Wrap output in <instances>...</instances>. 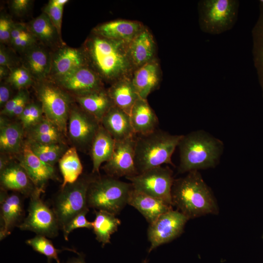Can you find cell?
I'll return each mask as SVG.
<instances>
[{"label":"cell","mask_w":263,"mask_h":263,"mask_svg":"<svg viewBox=\"0 0 263 263\" xmlns=\"http://www.w3.org/2000/svg\"><path fill=\"white\" fill-rule=\"evenodd\" d=\"M128 43L94 34L87 41V60L102 80L112 84L132 75L133 68L129 56Z\"/></svg>","instance_id":"cell-1"},{"label":"cell","mask_w":263,"mask_h":263,"mask_svg":"<svg viewBox=\"0 0 263 263\" xmlns=\"http://www.w3.org/2000/svg\"><path fill=\"white\" fill-rule=\"evenodd\" d=\"M172 206L188 220L207 214L217 215L216 199L198 170L174 179L171 189Z\"/></svg>","instance_id":"cell-2"},{"label":"cell","mask_w":263,"mask_h":263,"mask_svg":"<svg viewBox=\"0 0 263 263\" xmlns=\"http://www.w3.org/2000/svg\"><path fill=\"white\" fill-rule=\"evenodd\" d=\"M178 147L180 173L213 168L218 164L223 150V144L204 131L183 135Z\"/></svg>","instance_id":"cell-3"},{"label":"cell","mask_w":263,"mask_h":263,"mask_svg":"<svg viewBox=\"0 0 263 263\" xmlns=\"http://www.w3.org/2000/svg\"><path fill=\"white\" fill-rule=\"evenodd\" d=\"M182 135L158 129L148 134L136 135L134 161L138 173L163 164L173 166L171 157Z\"/></svg>","instance_id":"cell-4"},{"label":"cell","mask_w":263,"mask_h":263,"mask_svg":"<svg viewBox=\"0 0 263 263\" xmlns=\"http://www.w3.org/2000/svg\"><path fill=\"white\" fill-rule=\"evenodd\" d=\"M133 187L131 183L109 176L94 178L87 193L89 207L119 214L128 204Z\"/></svg>","instance_id":"cell-5"},{"label":"cell","mask_w":263,"mask_h":263,"mask_svg":"<svg viewBox=\"0 0 263 263\" xmlns=\"http://www.w3.org/2000/svg\"><path fill=\"white\" fill-rule=\"evenodd\" d=\"M238 0H201L198 3V22L201 30L212 35L231 29L238 19Z\"/></svg>","instance_id":"cell-6"},{"label":"cell","mask_w":263,"mask_h":263,"mask_svg":"<svg viewBox=\"0 0 263 263\" xmlns=\"http://www.w3.org/2000/svg\"><path fill=\"white\" fill-rule=\"evenodd\" d=\"M94 179L93 177L84 176L61 188L55 198L53 209L60 229H62L76 215L89 211L87 193Z\"/></svg>","instance_id":"cell-7"},{"label":"cell","mask_w":263,"mask_h":263,"mask_svg":"<svg viewBox=\"0 0 263 263\" xmlns=\"http://www.w3.org/2000/svg\"><path fill=\"white\" fill-rule=\"evenodd\" d=\"M36 92L45 117L66 134L71 110L69 95L58 87L47 82L40 83Z\"/></svg>","instance_id":"cell-8"},{"label":"cell","mask_w":263,"mask_h":263,"mask_svg":"<svg viewBox=\"0 0 263 263\" xmlns=\"http://www.w3.org/2000/svg\"><path fill=\"white\" fill-rule=\"evenodd\" d=\"M43 191L44 189L37 188L30 196L28 215L18 226L21 230L54 238L57 235L60 227L54 210L40 198Z\"/></svg>","instance_id":"cell-9"},{"label":"cell","mask_w":263,"mask_h":263,"mask_svg":"<svg viewBox=\"0 0 263 263\" xmlns=\"http://www.w3.org/2000/svg\"><path fill=\"white\" fill-rule=\"evenodd\" d=\"M126 178L134 189L172 206L171 189L174 179L173 171L169 167L159 166Z\"/></svg>","instance_id":"cell-10"},{"label":"cell","mask_w":263,"mask_h":263,"mask_svg":"<svg viewBox=\"0 0 263 263\" xmlns=\"http://www.w3.org/2000/svg\"><path fill=\"white\" fill-rule=\"evenodd\" d=\"M188 219L179 211L172 209L150 224L147 233L150 245L149 253L160 245L169 243L183 232Z\"/></svg>","instance_id":"cell-11"},{"label":"cell","mask_w":263,"mask_h":263,"mask_svg":"<svg viewBox=\"0 0 263 263\" xmlns=\"http://www.w3.org/2000/svg\"><path fill=\"white\" fill-rule=\"evenodd\" d=\"M135 137L115 141L112 155L103 167L108 176L118 179L139 174L134 161Z\"/></svg>","instance_id":"cell-12"},{"label":"cell","mask_w":263,"mask_h":263,"mask_svg":"<svg viewBox=\"0 0 263 263\" xmlns=\"http://www.w3.org/2000/svg\"><path fill=\"white\" fill-rule=\"evenodd\" d=\"M100 126L98 120L84 110H70L67 131L71 140L79 147L90 148Z\"/></svg>","instance_id":"cell-13"},{"label":"cell","mask_w":263,"mask_h":263,"mask_svg":"<svg viewBox=\"0 0 263 263\" xmlns=\"http://www.w3.org/2000/svg\"><path fill=\"white\" fill-rule=\"evenodd\" d=\"M55 79L61 87L76 94L77 96L104 88L101 77L87 65Z\"/></svg>","instance_id":"cell-14"},{"label":"cell","mask_w":263,"mask_h":263,"mask_svg":"<svg viewBox=\"0 0 263 263\" xmlns=\"http://www.w3.org/2000/svg\"><path fill=\"white\" fill-rule=\"evenodd\" d=\"M0 240L9 235L14 228L18 225L23 215V204L20 195L8 194L3 189L0 190Z\"/></svg>","instance_id":"cell-15"},{"label":"cell","mask_w":263,"mask_h":263,"mask_svg":"<svg viewBox=\"0 0 263 263\" xmlns=\"http://www.w3.org/2000/svg\"><path fill=\"white\" fill-rule=\"evenodd\" d=\"M19 164L38 188L44 189L47 182L55 177L53 167L45 163L37 156L27 142L23 146Z\"/></svg>","instance_id":"cell-16"},{"label":"cell","mask_w":263,"mask_h":263,"mask_svg":"<svg viewBox=\"0 0 263 263\" xmlns=\"http://www.w3.org/2000/svg\"><path fill=\"white\" fill-rule=\"evenodd\" d=\"M144 27L138 21L116 19L97 25L93 32L102 38L129 43Z\"/></svg>","instance_id":"cell-17"},{"label":"cell","mask_w":263,"mask_h":263,"mask_svg":"<svg viewBox=\"0 0 263 263\" xmlns=\"http://www.w3.org/2000/svg\"><path fill=\"white\" fill-rule=\"evenodd\" d=\"M156 44L146 26L128 43V54L133 71L156 58Z\"/></svg>","instance_id":"cell-18"},{"label":"cell","mask_w":263,"mask_h":263,"mask_svg":"<svg viewBox=\"0 0 263 263\" xmlns=\"http://www.w3.org/2000/svg\"><path fill=\"white\" fill-rule=\"evenodd\" d=\"M161 76L160 67L156 58L133 71L132 80L140 98L147 99L158 87Z\"/></svg>","instance_id":"cell-19"},{"label":"cell","mask_w":263,"mask_h":263,"mask_svg":"<svg viewBox=\"0 0 263 263\" xmlns=\"http://www.w3.org/2000/svg\"><path fill=\"white\" fill-rule=\"evenodd\" d=\"M0 172L2 189L30 196L37 188L20 164L10 163Z\"/></svg>","instance_id":"cell-20"},{"label":"cell","mask_w":263,"mask_h":263,"mask_svg":"<svg viewBox=\"0 0 263 263\" xmlns=\"http://www.w3.org/2000/svg\"><path fill=\"white\" fill-rule=\"evenodd\" d=\"M128 204L139 211L149 224L172 209V206L164 201L133 188L130 193Z\"/></svg>","instance_id":"cell-21"},{"label":"cell","mask_w":263,"mask_h":263,"mask_svg":"<svg viewBox=\"0 0 263 263\" xmlns=\"http://www.w3.org/2000/svg\"><path fill=\"white\" fill-rule=\"evenodd\" d=\"M100 124L115 141L136 135L131 124L130 115L114 105L103 117Z\"/></svg>","instance_id":"cell-22"},{"label":"cell","mask_w":263,"mask_h":263,"mask_svg":"<svg viewBox=\"0 0 263 263\" xmlns=\"http://www.w3.org/2000/svg\"><path fill=\"white\" fill-rule=\"evenodd\" d=\"M131 124L135 135H144L153 132L159 124L158 118L147 99L139 98L130 114Z\"/></svg>","instance_id":"cell-23"},{"label":"cell","mask_w":263,"mask_h":263,"mask_svg":"<svg viewBox=\"0 0 263 263\" xmlns=\"http://www.w3.org/2000/svg\"><path fill=\"white\" fill-rule=\"evenodd\" d=\"M87 58L85 53L71 47L59 50L52 62L51 73L55 78L64 76L75 70L86 66Z\"/></svg>","instance_id":"cell-24"},{"label":"cell","mask_w":263,"mask_h":263,"mask_svg":"<svg viewBox=\"0 0 263 263\" xmlns=\"http://www.w3.org/2000/svg\"><path fill=\"white\" fill-rule=\"evenodd\" d=\"M107 92L113 105L129 115L140 98L133 85L132 75L123 77L112 83Z\"/></svg>","instance_id":"cell-25"},{"label":"cell","mask_w":263,"mask_h":263,"mask_svg":"<svg viewBox=\"0 0 263 263\" xmlns=\"http://www.w3.org/2000/svg\"><path fill=\"white\" fill-rule=\"evenodd\" d=\"M115 143L113 137L100 124L90 148L93 173L98 172L101 164L110 159Z\"/></svg>","instance_id":"cell-26"},{"label":"cell","mask_w":263,"mask_h":263,"mask_svg":"<svg viewBox=\"0 0 263 263\" xmlns=\"http://www.w3.org/2000/svg\"><path fill=\"white\" fill-rule=\"evenodd\" d=\"M24 129L21 124L7 121L0 117V148L1 151L10 154L19 153L23 148Z\"/></svg>","instance_id":"cell-27"},{"label":"cell","mask_w":263,"mask_h":263,"mask_svg":"<svg viewBox=\"0 0 263 263\" xmlns=\"http://www.w3.org/2000/svg\"><path fill=\"white\" fill-rule=\"evenodd\" d=\"M76 99L83 110L100 122L105 114L114 105L107 91L104 88L78 96Z\"/></svg>","instance_id":"cell-28"},{"label":"cell","mask_w":263,"mask_h":263,"mask_svg":"<svg viewBox=\"0 0 263 263\" xmlns=\"http://www.w3.org/2000/svg\"><path fill=\"white\" fill-rule=\"evenodd\" d=\"M25 61L26 68L37 80H44L51 73V58L45 50L39 47L33 46L27 49Z\"/></svg>","instance_id":"cell-29"},{"label":"cell","mask_w":263,"mask_h":263,"mask_svg":"<svg viewBox=\"0 0 263 263\" xmlns=\"http://www.w3.org/2000/svg\"><path fill=\"white\" fill-rule=\"evenodd\" d=\"M95 218L92 222L93 229L96 240L102 246L110 243L111 235L116 232L121 224V221L115 215L104 210L94 212Z\"/></svg>","instance_id":"cell-30"},{"label":"cell","mask_w":263,"mask_h":263,"mask_svg":"<svg viewBox=\"0 0 263 263\" xmlns=\"http://www.w3.org/2000/svg\"><path fill=\"white\" fill-rule=\"evenodd\" d=\"M59 167L63 177L61 188L76 182L83 171V167L75 147L68 149L59 159Z\"/></svg>","instance_id":"cell-31"},{"label":"cell","mask_w":263,"mask_h":263,"mask_svg":"<svg viewBox=\"0 0 263 263\" xmlns=\"http://www.w3.org/2000/svg\"><path fill=\"white\" fill-rule=\"evenodd\" d=\"M29 29L36 38L45 44H53L58 39H61L56 28L44 12L31 21Z\"/></svg>","instance_id":"cell-32"},{"label":"cell","mask_w":263,"mask_h":263,"mask_svg":"<svg viewBox=\"0 0 263 263\" xmlns=\"http://www.w3.org/2000/svg\"><path fill=\"white\" fill-rule=\"evenodd\" d=\"M253 61L263 93V6L260 5L258 19L252 29Z\"/></svg>","instance_id":"cell-33"},{"label":"cell","mask_w":263,"mask_h":263,"mask_svg":"<svg viewBox=\"0 0 263 263\" xmlns=\"http://www.w3.org/2000/svg\"><path fill=\"white\" fill-rule=\"evenodd\" d=\"M27 142L37 156L45 163L52 167L59 161L68 150L64 143L44 144L30 140Z\"/></svg>","instance_id":"cell-34"},{"label":"cell","mask_w":263,"mask_h":263,"mask_svg":"<svg viewBox=\"0 0 263 263\" xmlns=\"http://www.w3.org/2000/svg\"><path fill=\"white\" fill-rule=\"evenodd\" d=\"M26 243L37 252L45 256L47 258L48 263H50L52 260H55L57 263H60L58 254L66 250L56 248L50 240L41 235H37L26 240Z\"/></svg>","instance_id":"cell-35"},{"label":"cell","mask_w":263,"mask_h":263,"mask_svg":"<svg viewBox=\"0 0 263 263\" xmlns=\"http://www.w3.org/2000/svg\"><path fill=\"white\" fill-rule=\"evenodd\" d=\"M41 106L35 103H28L18 117L24 130H28L44 118Z\"/></svg>","instance_id":"cell-36"},{"label":"cell","mask_w":263,"mask_h":263,"mask_svg":"<svg viewBox=\"0 0 263 263\" xmlns=\"http://www.w3.org/2000/svg\"><path fill=\"white\" fill-rule=\"evenodd\" d=\"M67 0H51L45 8L44 13L49 17L61 37L62 15Z\"/></svg>","instance_id":"cell-37"},{"label":"cell","mask_w":263,"mask_h":263,"mask_svg":"<svg viewBox=\"0 0 263 263\" xmlns=\"http://www.w3.org/2000/svg\"><path fill=\"white\" fill-rule=\"evenodd\" d=\"M32 77L26 67H19L11 70L7 81L13 87L20 90L31 84Z\"/></svg>","instance_id":"cell-38"},{"label":"cell","mask_w":263,"mask_h":263,"mask_svg":"<svg viewBox=\"0 0 263 263\" xmlns=\"http://www.w3.org/2000/svg\"><path fill=\"white\" fill-rule=\"evenodd\" d=\"M89 211H83L74 217L62 229L63 231L64 238L68 240L70 233L78 228H87L93 229L92 222L88 221L86 218V215Z\"/></svg>","instance_id":"cell-39"},{"label":"cell","mask_w":263,"mask_h":263,"mask_svg":"<svg viewBox=\"0 0 263 263\" xmlns=\"http://www.w3.org/2000/svg\"><path fill=\"white\" fill-rule=\"evenodd\" d=\"M14 23L8 17L2 16L0 18V41L3 43L10 42L11 34Z\"/></svg>","instance_id":"cell-40"},{"label":"cell","mask_w":263,"mask_h":263,"mask_svg":"<svg viewBox=\"0 0 263 263\" xmlns=\"http://www.w3.org/2000/svg\"><path fill=\"white\" fill-rule=\"evenodd\" d=\"M22 89L19 91L18 93L12 98L10 99L4 106L1 111V115H7L11 116L12 112L19 101L21 94Z\"/></svg>","instance_id":"cell-41"},{"label":"cell","mask_w":263,"mask_h":263,"mask_svg":"<svg viewBox=\"0 0 263 263\" xmlns=\"http://www.w3.org/2000/svg\"><path fill=\"white\" fill-rule=\"evenodd\" d=\"M28 94L25 91L22 90L21 97L12 112L11 116H17L18 117L28 104Z\"/></svg>","instance_id":"cell-42"},{"label":"cell","mask_w":263,"mask_h":263,"mask_svg":"<svg viewBox=\"0 0 263 263\" xmlns=\"http://www.w3.org/2000/svg\"><path fill=\"white\" fill-rule=\"evenodd\" d=\"M30 3L29 0H14L11 2V8L15 13L21 14L28 10Z\"/></svg>","instance_id":"cell-43"},{"label":"cell","mask_w":263,"mask_h":263,"mask_svg":"<svg viewBox=\"0 0 263 263\" xmlns=\"http://www.w3.org/2000/svg\"><path fill=\"white\" fill-rule=\"evenodd\" d=\"M14 64V61L9 53L1 46L0 49V66L11 68Z\"/></svg>","instance_id":"cell-44"},{"label":"cell","mask_w":263,"mask_h":263,"mask_svg":"<svg viewBox=\"0 0 263 263\" xmlns=\"http://www.w3.org/2000/svg\"><path fill=\"white\" fill-rule=\"evenodd\" d=\"M11 91L9 86L6 84H1L0 87V106L3 107L10 99Z\"/></svg>","instance_id":"cell-45"},{"label":"cell","mask_w":263,"mask_h":263,"mask_svg":"<svg viewBox=\"0 0 263 263\" xmlns=\"http://www.w3.org/2000/svg\"><path fill=\"white\" fill-rule=\"evenodd\" d=\"M10 69L4 66H0V79L1 80L4 77L9 76Z\"/></svg>","instance_id":"cell-46"},{"label":"cell","mask_w":263,"mask_h":263,"mask_svg":"<svg viewBox=\"0 0 263 263\" xmlns=\"http://www.w3.org/2000/svg\"><path fill=\"white\" fill-rule=\"evenodd\" d=\"M65 263H86V262L84 260V256L81 254H79V256L77 258L70 259Z\"/></svg>","instance_id":"cell-47"},{"label":"cell","mask_w":263,"mask_h":263,"mask_svg":"<svg viewBox=\"0 0 263 263\" xmlns=\"http://www.w3.org/2000/svg\"><path fill=\"white\" fill-rule=\"evenodd\" d=\"M10 163L6 157L1 155L0 159V172L2 171Z\"/></svg>","instance_id":"cell-48"},{"label":"cell","mask_w":263,"mask_h":263,"mask_svg":"<svg viewBox=\"0 0 263 263\" xmlns=\"http://www.w3.org/2000/svg\"><path fill=\"white\" fill-rule=\"evenodd\" d=\"M142 263H149V260L147 258H146L142 261Z\"/></svg>","instance_id":"cell-49"},{"label":"cell","mask_w":263,"mask_h":263,"mask_svg":"<svg viewBox=\"0 0 263 263\" xmlns=\"http://www.w3.org/2000/svg\"></svg>","instance_id":"cell-50"}]
</instances>
